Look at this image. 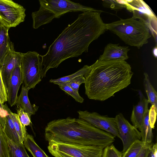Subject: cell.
Returning <instances> with one entry per match:
<instances>
[{
	"label": "cell",
	"mask_w": 157,
	"mask_h": 157,
	"mask_svg": "<svg viewBox=\"0 0 157 157\" xmlns=\"http://www.w3.org/2000/svg\"><path fill=\"white\" fill-rule=\"evenodd\" d=\"M102 12L88 11L79 14L51 44L47 53L40 55L42 79L49 69L57 68L65 60L88 52L91 43L107 30L101 17Z\"/></svg>",
	"instance_id": "obj_1"
},
{
	"label": "cell",
	"mask_w": 157,
	"mask_h": 157,
	"mask_svg": "<svg viewBox=\"0 0 157 157\" xmlns=\"http://www.w3.org/2000/svg\"><path fill=\"white\" fill-rule=\"evenodd\" d=\"M133 74L125 61L97 59L84 76L85 94L90 99L105 101L128 86Z\"/></svg>",
	"instance_id": "obj_2"
},
{
	"label": "cell",
	"mask_w": 157,
	"mask_h": 157,
	"mask_svg": "<svg viewBox=\"0 0 157 157\" xmlns=\"http://www.w3.org/2000/svg\"><path fill=\"white\" fill-rule=\"evenodd\" d=\"M44 136L48 142L96 146L104 148L112 144L116 137L83 120L70 117L50 121L45 128Z\"/></svg>",
	"instance_id": "obj_3"
},
{
	"label": "cell",
	"mask_w": 157,
	"mask_h": 157,
	"mask_svg": "<svg viewBox=\"0 0 157 157\" xmlns=\"http://www.w3.org/2000/svg\"><path fill=\"white\" fill-rule=\"evenodd\" d=\"M107 30L117 35L125 44L140 48L151 37L150 29L143 21L132 17L106 24Z\"/></svg>",
	"instance_id": "obj_4"
},
{
	"label": "cell",
	"mask_w": 157,
	"mask_h": 157,
	"mask_svg": "<svg viewBox=\"0 0 157 157\" xmlns=\"http://www.w3.org/2000/svg\"><path fill=\"white\" fill-rule=\"evenodd\" d=\"M21 67L23 85L29 91L41 81L42 59L35 51L21 53Z\"/></svg>",
	"instance_id": "obj_5"
},
{
	"label": "cell",
	"mask_w": 157,
	"mask_h": 157,
	"mask_svg": "<svg viewBox=\"0 0 157 157\" xmlns=\"http://www.w3.org/2000/svg\"><path fill=\"white\" fill-rule=\"evenodd\" d=\"M48 149L55 157H101L103 147L48 142Z\"/></svg>",
	"instance_id": "obj_6"
},
{
	"label": "cell",
	"mask_w": 157,
	"mask_h": 157,
	"mask_svg": "<svg viewBox=\"0 0 157 157\" xmlns=\"http://www.w3.org/2000/svg\"><path fill=\"white\" fill-rule=\"evenodd\" d=\"M26 9L11 0H0V23L9 30L25 21Z\"/></svg>",
	"instance_id": "obj_7"
},
{
	"label": "cell",
	"mask_w": 157,
	"mask_h": 157,
	"mask_svg": "<svg viewBox=\"0 0 157 157\" xmlns=\"http://www.w3.org/2000/svg\"><path fill=\"white\" fill-rule=\"evenodd\" d=\"M39 1L40 6L52 12L56 18L68 12L99 10L69 0H39Z\"/></svg>",
	"instance_id": "obj_8"
},
{
	"label": "cell",
	"mask_w": 157,
	"mask_h": 157,
	"mask_svg": "<svg viewBox=\"0 0 157 157\" xmlns=\"http://www.w3.org/2000/svg\"><path fill=\"white\" fill-rule=\"evenodd\" d=\"M77 113L79 118L119 138V132L115 118L102 116L97 112H90L87 110H79Z\"/></svg>",
	"instance_id": "obj_9"
},
{
	"label": "cell",
	"mask_w": 157,
	"mask_h": 157,
	"mask_svg": "<svg viewBox=\"0 0 157 157\" xmlns=\"http://www.w3.org/2000/svg\"><path fill=\"white\" fill-rule=\"evenodd\" d=\"M115 118L117 126L119 138L123 143L122 152L124 153L134 142L140 140L141 133L137 128L129 122L122 113L118 114Z\"/></svg>",
	"instance_id": "obj_10"
},
{
	"label": "cell",
	"mask_w": 157,
	"mask_h": 157,
	"mask_svg": "<svg viewBox=\"0 0 157 157\" xmlns=\"http://www.w3.org/2000/svg\"><path fill=\"white\" fill-rule=\"evenodd\" d=\"M126 9L133 14L132 17L144 21L150 30L157 24V18L150 8L143 1L126 0Z\"/></svg>",
	"instance_id": "obj_11"
},
{
	"label": "cell",
	"mask_w": 157,
	"mask_h": 157,
	"mask_svg": "<svg viewBox=\"0 0 157 157\" xmlns=\"http://www.w3.org/2000/svg\"><path fill=\"white\" fill-rule=\"evenodd\" d=\"M21 53L15 50L13 43L0 67L2 80L6 91L13 69L17 66L21 65Z\"/></svg>",
	"instance_id": "obj_12"
},
{
	"label": "cell",
	"mask_w": 157,
	"mask_h": 157,
	"mask_svg": "<svg viewBox=\"0 0 157 157\" xmlns=\"http://www.w3.org/2000/svg\"><path fill=\"white\" fill-rule=\"evenodd\" d=\"M130 50L128 46L110 43L105 47L103 54L98 60L99 61H125L129 58L128 52Z\"/></svg>",
	"instance_id": "obj_13"
},
{
	"label": "cell",
	"mask_w": 157,
	"mask_h": 157,
	"mask_svg": "<svg viewBox=\"0 0 157 157\" xmlns=\"http://www.w3.org/2000/svg\"><path fill=\"white\" fill-rule=\"evenodd\" d=\"M140 100L137 104L134 105L130 117L132 125L140 131L145 115L149 110V102L140 90H138Z\"/></svg>",
	"instance_id": "obj_14"
},
{
	"label": "cell",
	"mask_w": 157,
	"mask_h": 157,
	"mask_svg": "<svg viewBox=\"0 0 157 157\" xmlns=\"http://www.w3.org/2000/svg\"><path fill=\"white\" fill-rule=\"evenodd\" d=\"M22 83L21 69L20 65L17 66L13 69L6 91L7 101L11 107L16 105L18 98V92Z\"/></svg>",
	"instance_id": "obj_15"
},
{
	"label": "cell",
	"mask_w": 157,
	"mask_h": 157,
	"mask_svg": "<svg viewBox=\"0 0 157 157\" xmlns=\"http://www.w3.org/2000/svg\"><path fill=\"white\" fill-rule=\"evenodd\" d=\"M31 15L33 20V27L34 29L51 22L55 18L52 12L41 6L39 10L33 12Z\"/></svg>",
	"instance_id": "obj_16"
},
{
	"label": "cell",
	"mask_w": 157,
	"mask_h": 157,
	"mask_svg": "<svg viewBox=\"0 0 157 157\" xmlns=\"http://www.w3.org/2000/svg\"><path fill=\"white\" fill-rule=\"evenodd\" d=\"M28 91L23 85L16 104L19 109H22L31 117L32 115L35 114L38 107L35 104L32 105L30 103L28 96Z\"/></svg>",
	"instance_id": "obj_17"
},
{
	"label": "cell",
	"mask_w": 157,
	"mask_h": 157,
	"mask_svg": "<svg viewBox=\"0 0 157 157\" xmlns=\"http://www.w3.org/2000/svg\"><path fill=\"white\" fill-rule=\"evenodd\" d=\"M9 29L0 23V66L3 62L4 59L10 50L13 44L10 40Z\"/></svg>",
	"instance_id": "obj_18"
},
{
	"label": "cell",
	"mask_w": 157,
	"mask_h": 157,
	"mask_svg": "<svg viewBox=\"0 0 157 157\" xmlns=\"http://www.w3.org/2000/svg\"><path fill=\"white\" fill-rule=\"evenodd\" d=\"M4 126L2 129L7 137L15 143H22L20 141L13 121L8 112L4 117Z\"/></svg>",
	"instance_id": "obj_19"
},
{
	"label": "cell",
	"mask_w": 157,
	"mask_h": 157,
	"mask_svg": "<svg viewBox=\"0 0 157 157\" xmlns=\"http://www.w3.org/2000/svg\"><path fill=\"white\" fill-rule=\"evenodd\" d=\"M144 75L143 85L148 98V101L157 110V92L151 83L148 74L145 72Z\"/></svg>",
	"instance_id": "obj_20"
},
{
	"label": "cell",
	"mask_w": 157,
	"mask_h": 157,
	"mask_svg": "<svg viewBox=\"0 0 157 157\" xmlns=\"http://www.w3.org/2000/svg\"><path fill=\"white\" fill-rule=\"evenodd\" d=\"M23 143L33 157H49L36 144L32 136L28 134Z\"/></svg>",
	"instance_id": "obj_21"
},
{
	"label": "cell",
	"mask_w": 157,
	"mask_h": 157,
	"mask_svg": "<svg viewBox=\"0 0 157 157\" xmlns=\"http://www.w3.org/2000/svg\"><path fill=\"white\" fill-rule=\"evenodd\" d=\"M140 131L141 140L146 144H151L153 138V134L152 128L151 126L149 121V109L145 115L141 128Z\"/></svg>",
	"instance_id": "obj_22"
},
{
	"label": "cell",
	"mask_w": 157,
	"mask_h": 157,
	"mask_svg": "<svg viewBox=\"0 0 157 157\" xmlns=\"http://www.w3.org/2000/svg\"><path fill=\"white\" fill-rule=\"evenodd\" d=\"M4 105L5 109L10 116L21 142L23 143L28 134L25 126L21 122L17 114L12 112L6 105Z\"/></svg>",
	"instance_id": "obj_23"
},
{
	"label": "cell",
	"mask_w": 157,
	"mask_h": 157,
	"mask_svg": "<svg viewBox=\"0 0 157 157\" xmlns=\"http://www.w3.org/2000/svg\"><path fill=\"white\" fill-rule=\"evenodd\" d=\"M7 138L9 157H30L23 143H15Z\"/></svg>",
	"instance_id": "obj_24"
},
{
	"label": "cell",
	"mask_w": 157,
	"mask_h": 157,
	"mask_svg": "<svg viewBox=\"0 0 157 157\" xmlns=\"http://www.w3.org/2000/svg\"><path fill=\"white\" fill-rule=\"evenodd\" d=\"M151 144H146L140 140H136L125 151L122 153V157H137L144 148Z\"/></svg>",
	"instance_id": "obj_25"
},
{
	"label": "cell",
	"mask_w": 157,
	"mask_h": 157,
	"mask_svg": "<svg viewBox=\"0 0 157 157\" xmlns=\"http://www.w3.org/2000/svg\"><path fill=\"white\" fill-rule=\"evenodd\" d=\"M91 65H84L79 70L71 75L62 77L56 79H51L49 82L55 84L59 82H69L75 77L85 75L90 70Z\"/></svg>",
	"instance_id": "obj_26"
},
{
	"label": "cell",
	"mask_w": 157,
	"mask_h": 157,
	"mask_svg": "<svg viewBox=\"0 0 157 157\" xmlns=\"http://www.w3.org/2000/svg\"><path fill=\"white\" fill-rule=\"evenodd\" d=\"M101 3L104 7L116 11L126 8V0H103Z\"/></svg>",
	"instance_id": "obj_27"
},
{
	"label": "cell",
	"mask_w": 157,
	"mask_h": 157,
	"mask_svg": "<svg viewBox=\"0 0 157 157\" xmlns=\"http://www.w3.org/2000/svg\"><path fill=\"white\" fill-rule=\"evenodd\" d=\"M56 84L58 85L59 88L62 90L67 93L72 97L77 102L82 103L84 101V99L68 85L67 82L57 83Z\"/></svg>",
	"instance_id": "obj_28"
},
{
	"label": "cell",
	"mask_w": 157,
	"mask_h": 157,
	"mask_svg": "<svg viewBox=\"0 0 157 157\" xmlns=\"http://www.w3.org/2000/svg\"><path fill=\"white\" fill-rule=\"evenodd\" d=\"M0 157H9L7 138L0 125Z\"/></svg>",
	"instance_id": "obj_29"
},
{
	"label": "cell",
	"mask_w": 157,
	"mask_h": 157,
	"mask_svg": "<svg viewBox=\"0 0 157 157\" xmlns=\"http://www.w3.org/2000/svg\"><path fill=\"white\" fill-rule=\"evenodd\" d=\"M122 152L112 144L104 149L101 157H122Z\"/></svg>",
	"instance_id": "obj_30"
},
{
	"label": "cell",
	"mask_w": 157,
	"mask_h": 157,
	"mask_svg": "<svg viewBox=\"0 0 157 157\" xmlns=\"http://www.w3.org/2000/svg\"><path fill=\"white\" fill-rule=\"evenodd\" d=\"M85 79L84 76L80 75L75 77L67 82L72 89L77 92H78L80 86L81 84L85 83Z\"/></svg>",
	"instance_id": "obj_31"
},
{
	"label": "cell",
	"mask_w": 157,
	"mask_h": 157,
	"mask_svg": "<svg viewBox=\"0 0 157 157\" xmlns=\"http://www.w3.org/2000/svg\"><path fill=\"white\" fill-rule=\"evenodd\" d=\"M17 114L20 121L24 126L29 125L31 123V117L22 109H19Z\"/></svg>",
	"instance_id": "obj_32"
},
{
	"label": "cell",
	"mask_w": 157,
	"mask_h": 157,
	"mask_svg": "<svg viewBox=\"0 0 157 157\" xmlns=\"http://www.w3.org/2000/svg\"><path fill=\"white\" fill-rule=\"evenodd\" d=\"M7 113V111L5 109L4 105L0 101V125L2 128L4 125V117Z\"/></svg>",
	"instance_id": "obj_33"
},
{
	"label": "cell",
	"mask_w": 157,
	"mask_h": 157,
	"mask_svg": "<svg viewBox=\"0 0 157 157\" xmlns=\"http://www.w3.org/2000/svg\"><path fill=\"white\" fill-rule=\"evenodd\" d=\"M157 144L151 146L147 157H157Z\"/></svg>",
	"instance_id": "obj_34"
},
{
	"label": "cell",
	"mask_w": 157,
	"mask_h": 157,
	"mask_svg": "<svg viewBox=\"0 0 157 157\" xmlns=\"http://www.w3.org/2000/svg\"><path fill=\"white\" fill-rule=\"evenodd\" d=\"M151 145V144L150 145L144 148L137 157H147Z\"/></svg>",
	"instance_id": "obj_35"
},
{
	"label": "cell",
	"mask_w": 157,
	"mask_h": 157,
	"mask_svg": "<svg viewBox=\"0 0 157 157\" xmlns=\"http://www.w3.org/2000/svg\"><path fill=\"white\" fill-rule=\"evenodd\" d=\"M153 53L154 56L156 58L157 56V48L156 47H155L153 48Z\"/></svg>",
	"instance_id": "obj_36"
}]
</instances>
